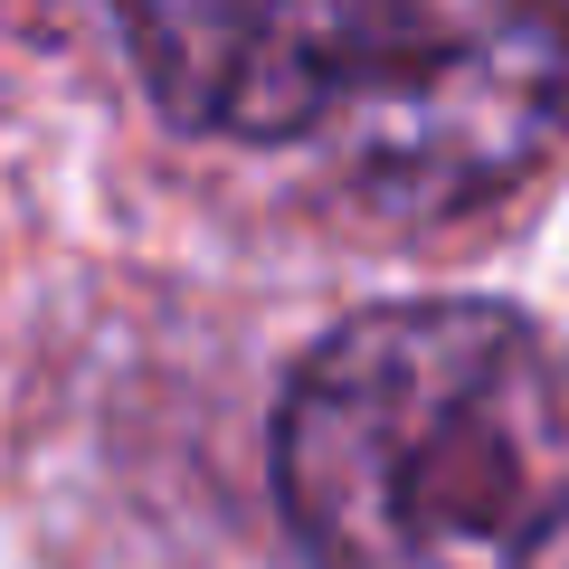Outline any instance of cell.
<instances>
[{
  "label": "cell",
  "mask_w": 569,
  "mask_h": 569,
  "mask_svg": "<svg viewBox=\"0 0 569 569\" xmlns=\"http://www.w3.org/2000/svg\"><path fill=\"white\" fill-rule=\"evenodd\" d=\"M276 493L313 569H531L569 522V351L475 295L351 313L284 380Z\"/></svg>",
  "instance_id": "6da1fadb"
},
{
  "label": "cell",
  "mask_w": 569,
  "mask_h": 569,
  "mask_svg": "<svg viewBox=\"0 0 569 569\" xmlns=\"http://www.w3.org/2000/svg\"><path fill=\"white\" fill-rule=\"evenodd\" d=\"M142 86L181 133L313 152L389 219L485 209L569 123V29L531 10H228L171 0L123 20Z\"/></svg>",
  "instance_id": "7a4b0ae2"
}]
</instances>
